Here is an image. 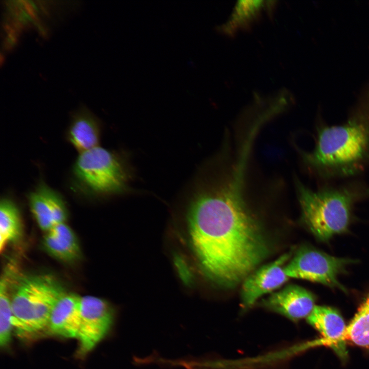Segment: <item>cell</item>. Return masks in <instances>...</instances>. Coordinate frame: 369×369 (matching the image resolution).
<instances>
[{"label":"cell","mask_w":369,"mask_h":369,"mask_svg":"<svg viewBox=\"0 0 369 369\" xmlns=\"http://www.w3.org/2000/svg\"><path fill=\"white\" fill-rule=\"evenodd\" d=\"M248 153L229 168L201 177L192 189L186 218L190 239L206 275L233 287L266 257L269 247L244 196Z\"/></svg>","instance_id":"obj_1"},{"label":"cell","mask_w":369,"mask_h":369,"mask_svg":"<svg viewBox=\"0 0 369 369\" xmlns=\"http://www.w3.org/2000/svg\"><path fill=\"white\" fill-rule=\"evenodd\" d=\"M302 155L309 167L324 177L360 172L369 160V117L357 115L342 125L321 127L314 149Z\"/></svg>","instance_id":"obj_2"},{"label":"cell","mask_w":369,"mask_h":369,"mask_svg":"<svg viewBox=\"0 0 369 369\" xmlns=\"http://www.w3.org/2000/svg\"><path fill=\"white\" fill-rule=\"evenodd\" d=\"M296 190L304 222L322 242L347 230L354 204L369 195L357 183L313 191L297 181Z\"/></svg>","instance_id":"obj_3"},{"label":"cell","mask_w":369,"mask_h":369,"mask_svg":"<svg viewBox=\"0 0 369 369\" xmlns=\"http://www.w3.org/2000/svg\"><path fill=\"white\" fill-rule=\"evenodd\" d=\"M10 296L13 328L19 333H32L48 327L51 311L66 292L53 276L25 275L13 282Z\"/></svg>","instance_id":"obj_4"},{"label":"cell","mask_w":369,"mask_h":369,"mask_svg":"<svg viewBox=\"0 0 369 369\" xmlns=\"http://www.w3.org/2000/svg\"><path fill=\"white\" fill-rule=\"evenodd\" d=\"M72 174L81 190L97 196L124 192L130 177L123 159L115 152L99 146L79 154Z\"/></svg>","instance_id":"obj_5"},{"label":"cell","mask_w":369,"mask_h":369,"mask_svg":"<svg viewBox=\"0 0 369 369\" xmlns=\"http://www.w3.org/2000/svg\"><path fill=\"white\" fill-rule=\"evenodd\" d=\"M354 262L352 259L335 257L304 246L285 265L284 271L290 278L318 282L346 292L338 277L348 265Z\"/></svg>","instance_id":"obj_6"},{"label":"cell","mask_w":369,"mask_h":369,"mask_svg":"<svg viewBox=\"0 0 369 369\" xmlns=\"http://www.w3.org/2000/svg\"><path fill=\"white\" fill-rule=\"evenodd\" d=\"M114 320V312L106 300L93 296L80 297V323L77 339L81 354L88 353L109 332Z\"/></svg>","instance_id":"obj_7"},{"label":"cell","mask_w":369,"mask_h":369,"mask_svg":"<svg viewBox=\"0 0 369 369\" xmlns=\"http://www.w3.org/2000/svg\"><path fill=\"white\" fill-rule=\"evenodd\" d=\"M292 252H287L273 262L251 273L243 280L241 292L243 308L252 306L262 295L272 292L288 281L284 271Z\"/></svg>","instance_id":"obj_8"},{"label":"cell","mask_w":369,"mask_h":369,"mask_svg":"<svg viewBox=\"0 0 369 369\" xmlns=\"http://www.w3.org/2000/svg\"><path fill=\"white\" fill-rule=\"evenodd\" d=\"M315 299L313 294L304 288L290 284L272 294L261 304L295 322L310 315L315 306Z\"/></svg>","instance_id":"obj_9"},{"label":"cell","mask_w":369,"mask_h":369,"mask_svg":"<svg viewBox=\"0 0 369 369\" xmlns=\"http://www.w3.org/2000/svg\"><path fill=\"white\" fill-rule=\"evenodd\" d=\"M30 210L40 228L49 231L58 223L65 222L67 211L60 196L44 183L39 184L29 195Z\"/></svg>","instance_id":"obj_10"},{"label":"cell","mask_w":369,"mask_h":369,"mask_svg":"<svg viewBox=\"0 0 369 369\" xmlns=\"http://www.w3.org/2000/svg\"><path fill=\"white\" fill-rule=\"evenodd\" d=\"M80 296L65 293L54 305L48 327L55 335L77 338L80 323Z\"/></svg>","instance_id":"obj_11"},{"label":"cell","mask_w":369,"mask_h":369,"mask_svg":"<svg viewBox=\"0 0 369 369\" xmlns=\"http://www.w3.org/2000/svg\"><path fill=\"white\" fill-rule=\"evenodd\" d=\"M67 138L79 153L99 146L100 127L98 119L86 109H80L73 116Z\"/></svg>","instance_id":"obj_12"},{"label":"cell","mask_w":369,"mask_h":369,"mask_svg":"<svg viewBox=\"0 0 369 369\" xmlns=\"http://www.w3.org/2000/svg\"><path fill=\"white\" fill-rule=\"evenodd\" d=\"M306 318L308 322L322 336L314 344L331 347L336 352L338 342L346 327L340 314L333 308L315 305Z\"/></svg>","instance_id":"obj_13"},{"label":"cell","mask_w":369,"mask_h":369,"mask_svg":"<svg viewBox=\"0 0 369 369\" xmlns=\"http://www.w3.org/2000/svg\"><path fill=\"white\" fill-rule=\"evenodd\" d=\"M47 251L54 257L65 261L77 259L80 249L73 231L65 222L54 225L44 238Z\"/></svg>","instance_id":"obj_14"},{"label":"cell","mask_w":369,"mask_h":369,"mask_svg":"<svg viewBox=\"0 0 369 369\" xmlns=\"http://www.w3.org/2000/svg\"><path fill=\"white\" fill-rule=\"evenodd\" d=\"M369 349V296L345 329L338 343L337 353L345 355V342Z\"/></svg>","instance_id":"obj_15"},{"label":"cell","mask_w":369,"mask_h":369,"mask_svg":"<svg viewBox=\"0 0 369 369\" xmlns=\"http://www.w3.org/2000/svg\"><path fill=\"white\" fill-rule=\"evenodd\" d=\"M22 234L20 213L15 203L4 198L0 203V249L9 242L18 240Z\"/></svg>","instance_id":"obj_16"},{"label":"cell","mask_w":369,"mask_h":369,"mask_svg":"<svg viewBox=\"0 0 369 369\" xmlns=\"http://www.w3.org/2000/svg\"><path fill=\"white\" fill-rule=\"evenodd\" d=\"M8 282L2 278L0 285V344L6 346L10 341L13 326V313L10 296L8 294Z\"/></svg>","instance_id":"obj_17"},{"label":"cell","mask_w":369,"mask_h":369,"mask_svg":"<svg viewBox=\"0 0 369 369\" xmlns=\"http://www.w3.org/2000/svg\"><path fill=\"white\" fill-rule=\"evenodd\" d=\"M261 1H240L236 5L234 12L224 29L230 32L236 27L249 23L260 11L264 6Z\"/></svg>","instance_id":"obj_18"}]
</instances>
